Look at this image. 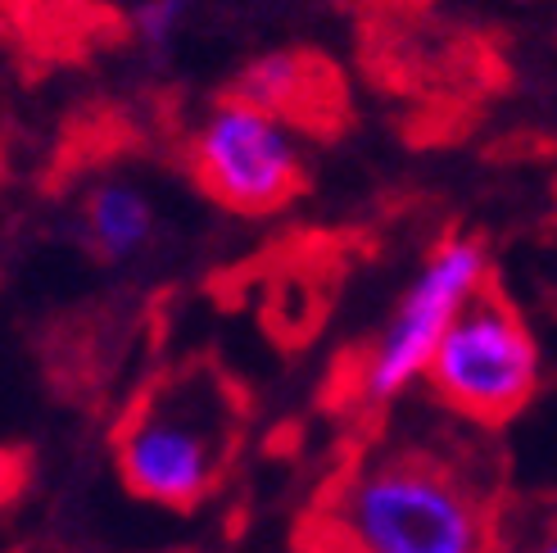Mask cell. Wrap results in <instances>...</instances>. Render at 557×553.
<instances>
[{"label":"cell","instance_id":"cell-1","mask_svg":"<svg viewBox=\"0 0 557 553\" xmlns=\"http://www.w3.org/2000/svg\"><path fill=\"white\" fill-rule=\"evenodd\" d=\"M318 513L341 517L368 553H498L504 481L481 440L431 435L349 454Z\"/></svg>","mask_w":557,"mask_h":553},{"label":"cell","instance_id":"cell-2","mask_svg":"<svg viewBox=\"0 0 557 553\" xmlns=\"http://www.w3.org/2000/svg\"><path fill=\"white\" fill-rule=\"evenodd\" d=\"M255 400L209 354L150 377L114 422V463L123 486L169 513H195L245 445Z\"/></svg>","mask_w":557,"mask_h":553},{"label":"cell","instance_id":"cell-3","mask_svg":"<svg viewBox=\"0 0 557 553\" xmlns=\"http://www.w3.org/2000/svg\"><path fill=\"white\" fill-rule=\"evenodd\" d=\"M431 395L467 422L504 427L540 391V354L517 304L485 272L426 364Z\"/></svg>","mask_w":557,"mask_h":553},{"label":"cell","instance_id":"cell-4","mask_svg":"<svg viewBox=\"0 0 557 553\" xmlns=\"http://www.w3.org/2000/svg\"><path fill=\"white\" fill-rule=\"evenodd\" d=\"M190 182L240 218H268L304 196L309 173L282 119L236 96L218 100L190 136Z\"/></svg>","mask_w":557,"mask_h":553},{"label":"cell","instance_id":"cell-5","mask_svg":"<svg viewBox=\"0 0 557 553\" xmlns=\"http://www.w3.org/2000/svg\"><path fill=\"white\" fill-rule=\"evenodd\" d=\"M485 245L471 236H449L435 245V255L426 259L422 276L412 282L408 299L399 304L395 322L385 327L381 345L372 349V385L368 400L385 404L389 395H399L404 385L431 364V354L440 336L449 331L454 314L462 309V299L476 291L485 276Z\"/></svg>","mask_w":557,"mask_h":553},{"label":"cell","instance_id":"cell-6","mask_svg":"<svg viewBox=\"0 0 557 553\" xmlns=\"http://www.w3.org/2000/svg\"><path fill=\"white\" fill-rule=\"evenodd\" d=\"M232 96L263 109L272 119H282V123L313 127V132H331L341 119V77L304 50L259 54V60L245 64V73L236 77Z\"/></svg>","mask_w":557,"mask_h":553},{"label":"cell","instance_id":"cell-7","mask_svg":"<svg viewBox=\"0 0 557 553\" xmlns=\"http://www.w3.org/2000/svg\"><path fill=\"white\" fill-rule=\"evenodd\" d=\"M87 250L104 263H123L154 236V209L132 182H100L87 196Z\"/></svg>","mask_w":557,"mask_h":553},{"label":"cell","instance_id":"cell-8","mask_svg":"<svg viewBox=\"0 0 557 553\" xmlns=\"http://www.w3.org/2000/svg\"><path fill=\"white\" fill-rule=\"evenodd\" d=\"M186 14H190V0H141L132 14L136 41H141L150 54H163L186 27Z\"/></svg>","mask_w":557,"mask_h":553},{"label":"cell","instance_id":"cell-9","mask_svg":"<svg viewBox=\"0 0 557 553\" xmlns=\"http://www.w3.org/2000/svg\"><path fill=\"white\" fill-rule=\"evenodd\" d=\"M33 481V454L0 445V508H10Z\"/></svg>","mask_w":557,"mask_h":553},{"label":"cell","instance_id":"cell-10","mask_svg":"<svg viewBox=\"0 0 557 553\" xmlns=\"http://www.w3.org/2000/svg\"><path fill=\"white\" fill-rule=\"evenodd\" d=\"M525 553H557V513L544 521V527L535 531V540L525 544Z\"/></svg>","mask_w":557,"mask_h":553}]
</instances>
